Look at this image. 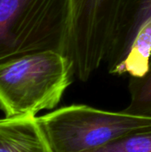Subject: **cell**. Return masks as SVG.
<instances>
[{"label":"cell","instance_id":"ba28073f","mask_svg":"<svg viewBox=\"0 0 151 152\" xmlns=\"http://www.w3.org/2000/svg\"><path fill=\"white\" fill-rule=\"evenodd\" d=\"M131 102L122 111L133 116H151V58L146 73L140 77H132L129 82Z\"/></svg>","mask_w":151,"mask_h":152},{"label":"cell","instance_id":"7a4b0ae2","mask_svg":"<svg viewBox=\"0 0 151 152\" xmlns=\"http://www.w3.org/2000/svg\"><path fill=\"white\" fill-rule=\"evenodd\" d=\"M73 63L60 53L43 51L0 64V109L6 118L35 116L53 109L72 82Z\"/></svg>","mask_w":151,"mask_h":152},{"label":"cell","instance_id":"277c9868","mask_svg":"<svg viewBox=\"0 0 151 152\" xmlns=\"http://www.w3.org/2000/svg\"><path fill=\"white\" fill-rule=\"evenodd\" d=\"M126 0H72L69 58L74 76L86 81L106 62Z\"/></svg>","mask_w":151,"mask_h":152},{"label":"cell","instance_id":"6da1fadb","mask_svg":"<svg viewBox=\"0 0 151 152\" xmlns=\"http://www.w3.org/2000/svg\"><path fill=\"white\" fill-rule=\"evenodd\" d=\"M72 0H0V64L53 51L69 57Z\"/></svg>","mask_w":151,"mask_h":152},{"label":"cell","instance_id":"5b68a950","mask_svg":"<svg viewBox=\"0 0 151 152\" xmlns=\"http://www.w3.org/2000/svg\"><path fill=\"white\" fill-rule=\"evenodd\" d=\"M150 19H151V0L125 1L120 24L106 61L109 73L116 74L140 28Z\"/></svg>","mask_w":151,"mask_h":152},{"label":"cell","instance_id":"52a82bcc","mask_svg":"<svg viewBox=\"0 0 151 152\" xmlns=\"http://www.w3.org/2000/svg\"><path fill=\"white\" fill-rule=\"evenodd\" d=\"M151 58V19L139 29L116 74H129L132 77L143 76L149 68Z\"/></svg>","mask_w":151,"mask_h":152},{"label":"cell","instance_id":"8992f818","mask_svg":"<svg viewBox=\"0 0 151 152\" xmlns=\"http://www.w3.org/2000/svg\"><path fill=\"white\" fill-rule=\"evenodd\" d=\"M0 152H52L35 116L0 119Z\"/></svg>","mask_w":151,"mask_h":152},{"label":"cell","instance_id":"9c48e42d","mask_svg":"<svg viewBox=\"0 0 151 152\" xmlns=\"http://www.w3.org/2000/svg\"><path fill=\"white\" fill-rule=\"evenodd\" d=\"M87 152H151V126L137 129Z\"/></svg>","mask_w":151,"mask_h":152},{"label":"cell","instance_id":"3957f363","mask_svg":"<svg viewBox=\"0 0 151 152\" xmlns=\"http://www.w3.org/2000/svg\"><path fill=\"white\" fill-rule=\"evenodd\" d=\"M52 152H87L137 129L151 126V116L110 112L85 105L36 117Z\"/></svg>","mask_w":151,"mask_h":152}]
</instances>
